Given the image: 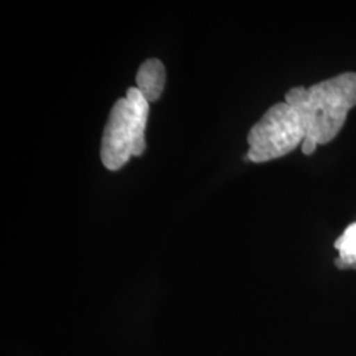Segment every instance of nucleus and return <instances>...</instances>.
<instances>
[{
    "label": "nucleus",
    "mask_w": 356,
    "mask_h": 356,
    "mask_svg": "<svg viewBox=\"0 0 356 356\" xmlns=\"http://www.w3.org/2000/svg\"><path fill=\"white\" fill-rule=\"evenodd\" d=\"M285 102L297 113L304 129L302 151L312 154L319 144L330 143L356 106V73L348 72L305 89L289 90Z\"/></svg>",
    "instance_id": "f257e3e1"
},
{
    "label": "nucleus",
    "mask_w": 356,
    "mask_h": 356,
    "mask_svg": "<svg viewBox=\"0 0 356 356\" xmlns=\"http://www.w3.org/2000/svg\"><path fill=\"white\" fill-rule=\"evenodd\" d=\"M149 103L138 88L128 89L126 98L115 103L103 134L101 159L103 165L118 170L132 156H140L145 149V126Z\"/></svg>",
    "instance_id": "f03ea898"
},
{
    "label": "nucleus",
    "mask_w": 356,
    "mask_h": 356,
    "mask_svg": "<svg viewBox=\"0 0 356 356\" xmlns=\"http://www.w3.org/2000/svg\"><path fill=\"white\" fill-rule=\"evenodd\" d=\"M305 140V129L286 102L270 107L248 134V159L264 163L282 157Z\"/></svg>",
    "instance_id": "7ed1b4c3"
},
{
    "label": "nucleus",
    "mask_w": 356,
    "mask_h": 356,
    "mask_svg": "<svg viewBox=\"0 0 356 356\" xmlns=\"http://www.w3.org/2000/svg\"><path fill=\"white\" fill-rule=\"evenodd\" d=\"M138 90L147 102H156L165 86V67L161 61L151 58L141 65L136 76Z\"/></svg>",
    "instance_id": "20e7f679"
},
{
    "label": "nucleus",
    "mask_w": 356,
    "mask_h": 356,
    "mask_svg": "<svg viewBox=\"0 0 356 356\" xmlns=\"http://www.w3.org/2000/svg\"><path fill=\"white\" fill-rule=\"evenodd\" d=\"M338 250L337 266L339 268H356V223L344 229L343 234L335 242Z\"/></svg>",
    "instance_id": "39448f33"
}]
</instances>
